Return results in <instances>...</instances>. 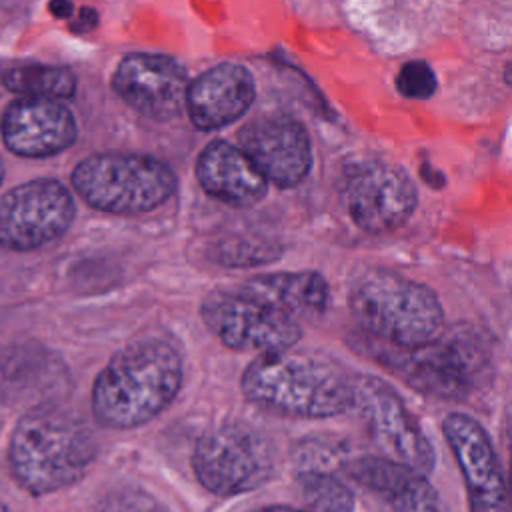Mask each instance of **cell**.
<instances>
[{"mask_svg": "<svg viewBox=\"0 0 512 512\" xmlns=\"http://www.w3.org/2000/svg\"><path fill=\"white\" fill-rule=\"evenodd\" d=\"M396 90L404 98L426 100L436 92V74L424 60H410L396 74Z\"/></svg>", "mask_w": 512, "mask_h": 512, "instance_id": "cell-22", "label": "cell"}, {"mask_svg": "<svg viewBox=\"0 0 512 512\" xmlns=\"http://www.w3.org/2000/svg\"><path fill=\"white\" fill-rule=\"evenodd\" d=\"M196 178L204 192L228 206L248 208L264 198L268 180L234 144L210 142L196 160Z\"/></svg>", "mask_w": 512, "mask_h": 512, "instance_id": "cell-18", "label": "cell"}, {"mask_svg": "<svg viewBox=\"0 0 512 512\" xmlns=\"http://www.w3.org/2000/svg\"><path fill=\"white\" fill-rule=\"evenodd\" d=\"M506 440H508V492L512 500V404L506 412Z\"/></svg>", "mask_w": 512, "mask_h": 512, "instance_id": "cell-23", "label": "cell"}, {"mask_svg": "<svg viewBox=\"0 0 512 512\" xmlns=\"http://www.w3.org/2000/svg\"><path fill=\"white\" fill-rule=\"evenodd\" d=\"M72 186L92 208L130 216L164 204L176 190V176L152 156L102 152L72 170Z\"/></svg>", "mask_w": 512, "mask_h": 512, "instance_id": "cell-6", "label": "cell"}, {"mask_svg": "<svg viewBox=\"0 0 512 512\" xmlns=\"http://www.w3.org/2000/svg\"><path fill=\"white\" fill-rule=\"evenodd\" d=\"M254 100L250 72L232 62H222L202 72L188 86L186 112L198 130H216L238 120Z\"/></svg>", "mask_w": 512, "mask_h": 512, "instance_id": "cell-17", "label": "cell"}, {"mask_svg": "<svg viewBox=\"0 0 512 512\" xmlns=\"http://www.w3.org/2000/svg\"><path fill=\"white\" fill-rule=\"evenodd\" d=\"M182 384V358L162 338L134 340L100 370L92 388V412L106 428L126 430L158 416Z\"/></svg>", "mask_w": 512, "mask_h": 512, "instance_id": "cell-1", "label": "cell"}, {"mask_svg": "<svg viewBox=\"0 0 512 512\" xmlns=\"http://www.w3.org/2000/svg\"><path fill=\"white\" fill-rule=\"evenodd\" d=\"M382 362L412 388L442 400L470 396L492 374L488 340L468 324H456L420 348L386 350Z\"/></svg>", "mask_w": 512, "mask_h": 512, "instance_id": "cell-5", "label": "cell"}, {"mask_svg": "<svg viewBox=\"0 0 512 512\" xmlns=\"http://www.w3.org/2000/svg\"><path fill=\"white\" fill-rule=\"evenodd\" d=\"M244 284L274 302L298 322L302 318L320 316L328 306V282L322 274L312 270L254 276Z\"/></svg>", "mask_w": 512, "mask_h": 512, "instance_id": "cell-19", "label": "cell"}, {"mask_svg": "<svg viewBox=\"0 0 512 512\" xmlns=\"http://www.w3.org/2000/svg\"><path fill=\"white\" fill-rule=\"evenodd\" d=\"M2 178H4V166H2V160H0V184H2Z\"/></svg>", "mask_w": 512, "mask_h": 512, "instance_id": "cell-26", "label": "cell"}, {"mask_svg": "<svg viewBox=\"0 0 512 512\" xmlns=\"http://www.w3.org/2000/svg\"><path fill=\"white\" fill-rule=\"evenodd\" d=\"M360 326L392 348H420L442 334L444 310L436 292L394 270L372 268L350 290Z\"/></svg>", "mask_w": 512, "mask_h": 512, "instance_id": "cell-4", "label": "cell"}, {"mask_svg": "<svg viewBox=\"0 0 512 512\" xmlns=\"http://www.w3.org/2000/svg\"><path fill=\"white\" fill-rule=\"evenodd\" d=\"M0 512H8V510H6V506H4L2 502H0Z\"/></svg>", "mask_w": 512, "mask_h": 512, "instance_id": "cell-27", "label": "cell"}, {"mask_svg": "<svg viewBox=\"0 0 512 512\" xmlns=\"http://www.w3.org/2000/svg\"><path fill=\"white\" fill-rule=\"evenodd\" d=\"M2 140L18 156H52L76 140V120L58 100L18 98L2 116Z\"/></svg>", "mask_w": 512, "mask_h": 512, "instance_id": "cell-15", "label": "cell"}, {"mask_svg": "<svg viewBox=\"0 0 512 512\" xmlns=\"http://www.w3.org/2000/svg\"><path fill=\"white\" fill-rule=\"evenodd\" d=\"M242 392L286 418H330L354 408V378L312 352L258 354L242 374Z\"/></svg>", "mask_w": 512, "mask_h": 512, "instance_id": "cell-2", "label": "cell"}, {"mask_svg": "<svg viewBox=\"0 0 512 512\" xmlns=\"http://www.w3.org/2000/svg\"><path fill=\"white\" fill-rule=\"evenodd\" d=\"M200 316L224 346L238 352H284L302 334L296 318L244 282L208 292L200 304Z\"/></svg>", "mask_w": 512, "mask_h": 512, "instance_id": "cell-7", "label": "cell"}, {"mask_svg": "<svg viewBox=\"0 0 512 512\" xmlns=\"http://www.w3.org/2000/svg\"><path fill=\"white\" fill-rule=\"evenodd\" d=\"M186 70L170 56L134 52L124 56L114 74V92L150 120L168 122L186 108Z\"/></svg>", "mask_w": 512, "mask_h": 512, "instance_id": "cell-13", "label": "cell"}, {"mask_svg": "<svg viewBox=\"0 0 512 512\" xmlns=\"http://www.w3.org/2000/svg\"><path fill=\"white\" fill-rule=\"evenodd\" d=\"M98 452L90 426L74 412L42 404L16 424L8 462L16 482L30 494H50L78 482Z\"/></svg>", "mask_w": 512, "mask_h": 512, "instance_id": "cell-3", "label": "cell"}, {"mask_svg": "<svg viewBox=\"0 0 512 512\" xmlns=\"http://www.w3.org/2000/svg\"><path fill=\"white\" fill-rule=\"evenodd\" d=\"M354 408L364 418L384 458L428 474L436 464L434 448L404 400L376 376L354 378Z\"/></svg>", "mask_w": 512, "mask_h": 512, "instance_id": "cell-9", "label": "cell"}, {"mask_svg": "<svg viewBox=\"0 0 512 512\" xmlns=\"http://www.w3.org/2000/svg\"><path fill=\"white\" fill-rule=\"evenodd\" d=\"M198 482L216 496H236L262 486L274 472L270 440L256 428L230 422L206 432L194 450Z\"/></svg>", "mask_w": 512, "mask_h": 512, "instance_id": "cell-8", "label": "cell"}, {"mask_svg": "<svg viewBox=\"0 0 512 512\" xmlns=\"http://www.w3.org/2000/svg\"><path fill=\"white\" fill-rule=\"evenodd\" d=\"M504 80H506V84L508 86H512V62L506 66V70H504Z\"/></svg>", "mask_w": 512, "mask_h": 512, "instance_id": "cell-25", "label": "cell"}, {"mask_svg": "<svg viewBox=\"0 0 512 512\" xmlns=\"http://www.w3.org/2000/svg\"><path fill=\"white\" fill-rule=\"evenodd\" d=\"M70 192L52 178L24 182L0 200V246L28 252L58 240L72 224Z\"/></svg>", "mask_w": 512, "mask_h": 512, "instance_id": "cell-11", "label": "cell"}, {"mask_svg": "<svg viewBox=\"0 0 512 512\" xmlns=\"http://www.w3.org/2000/svg\"><path fill=\"white\" fill-rule=\"evenodd\" d=\"M344 470L390 512H448L428 478L404 464L384 456H358L350 458Z\"/></svg>", "mask_w": 512, "mask_h": 512, "instance_id": "cell-16", "label": "cell"}, {"mask_svg": "<svg viewBox=\"0 0 512 512\" xmlns=\"http://www.w3.org/2000/svg\"><path fill=\"white\" fill-rule=\"evenodd\" d=\"M344 202L358 228L384 234L410 220L418 192L402 168L386 160H362L346 170Z\"/></svg>", "mask_w": 512, "mask_h": 512, "instance_id": "cell-10", "label": "cell"}, {"mask_svg": "<svg viewBox=\"0 0 512 512\" xmlns=\"http://www.w3.org/2000/svg\"><path fill=\"white\" fill-rule=\"evenodd\" d=\"M254 512H308V510H300V508H292V506H266V508H258Z\"/></svg>", "mask_w": 512, "mask_h": 512, "instance_id": "cell-24", "label": "cell"}, {"mask_svg": "<svg viewBox=\"0 0 512 512\" xmlns=\"http://www.w3.org/2000/svg\"><path fill=\"white\" fill-rule=\"evenodd\" d=\"M308 512H354L352 490L334 472H300Z\"/></svg>", "mask_w": 512, "mask_h": 512, "instance_id": "cell-21", "label": "cell"}, {"mask_svg": "<svg viewBox=\"0 0 512 512\" xmlns=\"http://www.w3.org/2000/svg\"><path fill=\"white\" fill-rule=\"evenodd\" d=\"M238 148L268 182L290 188L312 166V144L304 126L286 114H262L238 132Z\"/></svg>", "mask_w": 512, "mask_h": 512, "instance_id": "cell-14", "label": "cell"}, {"mask_svg": "<svg viewBox=\"0 0 512 512\" xmlns=\"http://www.w3.org/2000/svg\"><path fill=\"white\" fill-rule=\"evenodd\" d=\"M2 84L22 98L60 100L74 94V74L64 66L18 64L2 70Z\"/></svg>", "mask_w": 512, "mask_h": 512, "instance_id": "cell-20", "label": "cell"}, {"mask_svg": "<svg viewBox=\"0 0 512 512\" xmlns=\"http://www.w3.org/2000/svg\"><path fill=\"white\" fill-rule=\"evenodd\" d=\"M444 438L460 468L470 512H512V500L486 430L468 414L452 412L442 422Z\"/></svg>", "mask_w": 512, "mask_h": 512, "instance_id": "cell-12", "label": "cell"}]
</instances>
